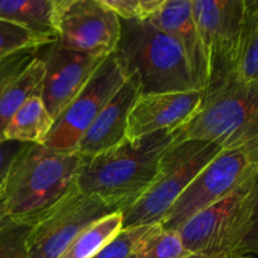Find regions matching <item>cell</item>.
<instances>
[{
    "mask_svg": "<svg viewBox=\"0 0 258 258\" xmlns=\"http://www.w3.org/2000/svg\"><path fill=\"white\" fill-rule=\"evenodd\" d=\"M176 233L188 253L256 256L258 178L194 216Z\"/></svg>",
    "mask_w": 258,
    "mask_h": 258,
    "instance_id": "4",
    "label": "cell"
},
{
    "mask_svg": "<svg viewBox=\"0 0 258 258\" xmlns=\"http://www.w3.org/2000/svg\"><path fill=\"white\" fill-rule=\"evenodd\" d=\"M173 134V144L201 140L222 150H258V85L244 86L233 77L209 85L196 115Z\"/></svg>",
    "mask_w": 258,
    "mask_h": 258,
    "instance_id": "3",
    "label": "cell"
},
{
    "mask_svg": "<svg viewBox=\"0 0 258 258\" xmlns=\"http://www.w3.org/2000/svg\"><path fill=\"white\" fill-rule=\"evenodd\" d=\"M37 50H22L0 62V95L7 88V86L24 70L25 66L35 57Z\"/></svg>",
    "mask_w": 258,
    "mask_h": 258,
    "instance_id": "26",
    "label": "cell"
},
{
    "mask_svg": "<svg viewBox=\"0 0 258 258\" xmlns=\"http://www.w3.org/2000/svg\"><path fill=\"white\" fill-rule=\"evenodd\" d=\"M27 145L28 144H20L17 141L0 140V191L4 185L13 161Z\"/></svg>",
    "mask_w": 258,
    "mask_h": 258,
    "instance_id": "27",
    "label": "cell"
},
{
    "mask_svg": "<svg viewBox=\"0 0 258 258\" xmlns=\"http://www.w3.org/2000/svg\"><path fill=\"white\" fill-rule=\"evenodd\" d=\"M186 254L189 253L183 247L179 234L166 231L159 224L131 258H184Z\"/></svg>",
    "mask_w": 258,
    "mask_h": 258,
    "instance_id": "22",
    "label": "cell"
},
{
    "mask_svg": "<svg viewBox=\"0 0 258 258\" xmlns=\"http://www.w3.org/2000/svg\"><path fill=\"white\" fill-rule=\"evenodd\" d=\"M122 231V213L112 212L77 234L58 258H92Z\"/></svg>",
    "mask_w": 258,
    "mask_h": 258,
    "instance_id": "20",
    "label": "cell"
},
{
    "mask_svg": "<svg viewBox=\"0 0 258 258\" xmlns=\"http://www.w3.org/2000/svg\"><path fill=\"white\" fill-rule=\"evenodd\" d=\"M9 216H8L7 208H5L4 201H3L2 191H0V227L4 226L8 221H9Z\"/></svg>",
    "mask_w": 258,
    "mask_h": 258,
    "instance_id": "29",
    "label": "cell"
},
{
    "mask_svg": "<svg viewBox=\"0 0 258 258\" xmlns=\"http://www.w3.org/2000/svg\"><path fill=\"white\" fill-rule=\"evenodd\" d=\"M55 39L76 52L107 57L120 37V19L101 0H55Z\"/></svg>",
    "mask_w": 258,
    "mask_h": 258,
    "instance_id": "9",
    "label": "cell"
},
{
    "mask_svg": "<svg viewBox=\"0 0 258 258\" xmlns=\"http://www.w3.org/2000/svg\"><path fill=\"white\" fill-rule=\"evenodd\" d=\"M53 123L54 120L48 113L40 96H33L10 117L2 140L43 145Z\"/></svg>",
    "mask_w": 258,
    "mask_h": 258,
    "instance_id": "17",
    "label": "cell"
},
{
    "mask_svg": "<svg viewBox=\"0 0 258 258\" xmlns=\"http://www.w3.org/2000/svg\"><path fill=\"white\" fill-rule=\"evenodd\" d=\"M55 0H0V19L55 39Z\"/></svg>",
    "mask_w": 258,
    "mask_h": 258,
    "instance_id": "18",
    "label": "cell"
},
{
    "mask_svg": "<svg viewBox=\"0 0 258 258\" xmlns=\"http://www.w3.org/2000/svg\"><path fill=\"white\" fill-rule=\"evenodd\" d=\"M37 55L44 66L40 98L53 120L85 87L106 57L76 52L57 39L38 48Z\"/></svg>",
    "mask_w": 258,
    "mask_h": 258,
    "instance_id": "12",
    "label": "cell"
},
{
    "mask_svg": "<svg viewBox=\"0 0 258 258\" xmlns=\"http://www.w3.org/2000/svg\"><path fill=\"white\" fill-rule=\"evenodd\" d=\"M232 77L244 86L258 85L257 0H244L243 19L234 50Z\"/></svg>",
    "mask_w": 258,
    "mask_h": 258,
    "instance_id": "16",
    "label": "cell"
},
{
    "mask_svg": "<svg viewBox=\"0 0 258 258\" xmlns=\"http://www.w3.org/2000/svg\"><path fill=\"white\" fill-rule=\"evenodd\" d=\"M150 20L181 48L194 83L203 92L208 85V64L190 0H163Z\"/></svg>",
    "mask_w": 258,
    "mask_h": 258,
    "instance_id": "15",
    "label": "cell"
},
{
    "mask_svg": "<svg viewBox=\"0 0 258 258\" xmlns=\"http://www.w3.org/2000/svg\"><path fill=\"white\" fill-rule=\"evenodd\" d=\"M158 226L159 224L122 229L107 246L103 247L92 258H131Z\"/></svg>",
    "mask_w": 258,
    "mask_h": 258,
    "instance_id": "23",
    "label": "cell"
},
{
    "mask_svg": "<svg viewBox=\"0 0 258 258\" xmlns=\"http://www.w3.org/2000/svg\"><path fill=\"white\" fill-rule=\"evenodd\" d=\"M203 92H164L139 95L127 120V140L159 131H174L188 122L202 103Z\"/></svg>",
    "mask_w": 258,
    "mask_h": 258,
    "instance_id": "13",
    "label": "cell"
},
{
    "mask_svg": "<svg viewBox=\"0 0 258 258\" xmlns=\"http://www.w3.org/2000/svg\"><path fill=\"white\" fill-rule=\"evenodd\" d=\"M54 39L40 37L25 28L0 19V62L22 50L38 49Z\"/></svg>",
    "mask_w": 258,
    "mask_h": 258,
    "instance_id": "21",
    "label": "cell"
},
{
    "mask_svg": "<svg viewBox=\"0 0 258 258\" xmlns=\"http://www.w3.org/2000/svg\"><path fill=\"white\" fill-rule=\"evenodd\" d=\"M190 4L208 64V87L232 77L244 0H190Z\"/></svg>",
    "mask_w": 258,
    "mask_h": 258,
    "instance_id": "11",
    "label": "cell"
},
{
    "mask_svg": "<svg viewBox=\"0 0 258 258\" xmlns=\"http://www.w3.org/2000/svg\"><path fill=\"white\" fill-rule=\"evenodd\" d=\"M43 75L44 66L42 59L35 54L24 70L3 91L0 95V140L5 126L18 108L33 96H40Z\"/></svg>",
    "mask_w": 258,
    "mask_h": 258,
    "instance_id": "19",
    "label": "cell"
},
{
    "mask_svg": "<svg viewBox=\"0 0 258 258\" xmlns=\"http://www.w3.org/2000/svg\"><path fill=\"white\" fill-rule=\"evenodd\" d=\"M140 95L199 90L181 48L149 20L120 19V37L113 52Z\"/></svg>",
    "mask_w": 258,
    "mask_h": 258,
    "instance_id": "5",
    "label": "cell"
},
{
    "mask_svg": "<svg viewBox=\"0 0 258 258\" xmlns=\"http://www.w3.org/2000/svg\"><path fill=\"white\" fill-rule=\"evenodd\" d=\"M217 144L185 140L173 144L145 193L122 213V229L160 224L166 212L202 169L222 153Z\"/></svg>",
    "mask_w": 258,
    "mask_h": 258,
    "instance_id": "6",
    "label": "cell"
},
{
    "mask_svg": "<svg viewBox=\"0 0 258 258\" xmlns=\"http://www.w3.org/2000/svg\"><path fill=\"white\" fill-rule=\"evenodd\" d=\"M184 258H237L229 254H206V253H189Z\"/></svg>",
    "mask_w": 258,
    "mask_h": 258,
    "instance_id": "28",
    "label": "cell"
},
{
    "mask_svg": "<svg viewBox=\"0 0 258 258\" xmlns=\"http://www.w3.org/2000/svg\"><path fill=\"white\" fill-rule=\"evenodd\" d=\"M112 212L101 199L82 193L76 186L55 208L30 227L28 257L58 258L82 229Z\"/></svg>",
    "mask_w": 258,
    "mask_h": 258,
    "instance_id": "10",
    "label": "cell"
},
{
    "mask_svg": "<svg viewBox=\"0 0 258 258\" xmlns=\"http://www.w3.org/2000/svg\"><path fill=\"white\" fill-rule=\"evenodd\" d=\"M127 77L116 55H107L85 87L55 118L43 145L58 151H75L88 126Z\"/></svg>",
    "mask_w": 258,
    "mask_h": 258,
    "instance_id": "8",
    "label": "cell"
},
{
    "mask_svg": "<svg viewBox=\"0 0 258 258\" xmlns=\"http://www.w3.org/2000/svg\"><path fill=\"white\" fill-rule=\"evenodd\" d=\"M30 227L13 219L0 227V258H29L28 234Z\"/></svg>",
    "mask_w": 258,
    "mask_h": 258,
    "instance_id": "24",
    "label": "cell"
},
{
    "mask_svg": "<svg viewBox=\"0 0 258 258\" xmlns=\"http://www.w3.org/2000/svg\"><path fill=\"white\" fill-rule=\"evenodd\" d=\"M118 19L149 20L160 8L163 0H101Z\"/></svg>",
    "mask_w": 258,
    "mask_h": 258,
    "instance_id": "25",
    "label": "cell"
},
{
    "mask_svg": "<svg viewBox=\"0 0 258 258\" xmlns=\"http://www.w3.org/2000/svg\"><path fill=\"white\" fill-rule=\"evenodd\" d=\"M83 163L76 151L28 144L13 161L2 189L9 218L33 226L77 186Z\"/></svg>",
    "mask_w": 258,
    "mask_h": 258,
    "instance_id": "1",
    "label": "cell"
},
{
    "mask_svg": "<svg viewBox=\"0 0 258 258\" xmlns=\"http://www.w3.org/2000/svg\"><path fill=\"white\" fill-rule=\"evenodd\" d=\"M140 95V87L128 76L117 92L92 121L78 141L76 153L83 159H91L106 153L126 141L130 111Z\"/></svg>",
    "mask_w": 258,
    "mask_h": 258,
    "instance_id": "14",
    "label": "cell"
},
{
    "mask_svg": "<svg viewBox=\"0 0 258 258\" xmlns=\"http://www.w3.org/2000/svg\"><path fill=\"white\" fill-rule=\"evenodd\" d=\"M173 143V131H159L85 159L78 189L101 199L112 211L123 212L150 186L161 158Z\"/></svg>",
    "mask_w": 258,
    "mask_h": 258,
    "instance_id": "2",
    "label": "cell"
},
{
    "mask_svg": "<svg viewBox=\"0 0 258 258\" xmlns=\"http://www.w3.org/2000/svg\"><path fill=\"white\" fill-rule=\"evenodd\" d=\"M258 178V150H223L191 180L166 212L160 226L176 232L204 209Z\"/></svg>",
    "mask_w": 258,
    "mask_h": 258,
    "instance_id": "7",
    "label": "cell"
}]
</instances>
